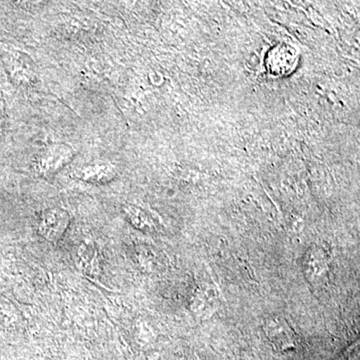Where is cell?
Listing matches in <instances>:
<instances>
[{
  "label": "cell",
  "instance_id": "cell-1",
  "mask_svg": "<svg viewBox=\"0 0 360 360\" xmlns=\"http://www.w3.org/2000/svg\"><path fill=\"white\" fill-rule=\"evenodd\" d=\"M75 149L65 143H56L40 151L35 160L34 169L40 176H51L63 169L72 160Z\"/></svg>",
  "mask_w": 360,
  "mask_h": 360
},
{
  "label": "cell",
  "instance_id": "cell-2",
  "mask_svg": "<svg viewBox=\"0 0 360 360\" xmlns=\"http://www.w3.org/2000/svg\"><path fill=\"white\" fill-rule=\"evenodd\" d=\"M70 224V213L63 208H49L40 213L37 219V232L49 243H58L65 236Z\"/></svg>",
  "mask_w": 360,
  "mask_h": 360
},
{
  "label": "cell",
  "instance_id": "cell-3",
  "mask_svg": "<svg viewBox=\"0 0 360 360\" xmlns=\"http://www.w3.org/2000/svg\"><path fill=\"white\" fill-rule=\"evenodd\" d=\"M4 65L11 80L21 86H30L37 82V71L34 61L21 51L7 52L4 58Z\"/></svg>",
  "mask_w": 360,
  "mask_h": 360
},
{
  "label": "cell",
  "instance_id": "cell-4",
  "mask_svg": "<svg viewBox=\"0 0 360 360\" xmlns=\"http://www.w3.org/2000/svg\"><path fill=\"white\" fill-rule=\"evenodd\" d=\"M75 176L89 184H105L116 179V167L110 161H90L78 168Z\"/></svg>",
  "mask_w": 360,
  "mask_h": 360
},
{
  "label": "cell",
  "instance_id": "cell-5",
  "mask_svg": "<svg viewBox=\"0 0 360 360\" xmlns=\"http://www.w3.org/2000/svg\"><path fill=\"white\" fill-rule=\"evenodd\" d=\"M264 330L267 338L277 349H286V348L295 347L296 342L295 331L281 317L274 316L267 319L264 324Z\"/></svg>",
  "mask_w": 360,
  "mask_h": 360
},
{
  "label": "cell",
  "instance_id": "cell-6",
  "mask_svg": "<svg viewBox=\"0 0 360 360\" xmlns=\"http://www.w3.org/2000/svg\"><path fill=\"white\" fill-rule=\"evenodd\" d=\"M77 264L85 276L98 278L101 272V255L98 248L91 241H84L78 248Z\"/></svg>",
  "mask_w": 360,
  "mask_h": 360
},
{
  "label": "cell",
  "instance_id": "cell-7",
  "mask_svg": "<svg viewBox=\"0 0 360 360\" xmlns=\"http://www.w3.org/2000/svg\"><path fill=\"white\" fill-rule=\"evenodd\" d=\"M4 101H2L1 97H0V131H1L2 127H4Z\"/></svg>",
  "mask_w": 360,
  "mask_h": 360
}]
</instances>
